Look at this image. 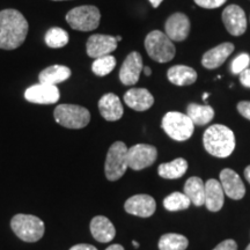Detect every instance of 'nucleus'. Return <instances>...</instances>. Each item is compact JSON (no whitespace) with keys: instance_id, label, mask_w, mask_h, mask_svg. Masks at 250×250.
<instances>
[{"instance_id":"7ed1b4c3","label":"nucleus","mask_w":250,"mask_h":250,"mask_svg":"<svg viewBox=\"0 0 250 250\" xmlns=\"http://www.w3.org/2000/svg\"><path fill=\"white\" fill-rule=\"evenodd\" d=\"M11 228L15 235L24 242H36L44 235V223L31 214H17L12 218Z\"/></svg>"},{"instance_id":"79ce46f5","label":"nucleus","mask_w":250,"mask_h":250,"mask_svg":"<svg viewBox=\"0 0 250 250\" xmlns=\"http://www.w3.org/2000/svg\"><path fill=\"white\" fill-rule=\"evenodd\" d=\"M208 98V93H205L204 95H203V100H206Z\"/></svg>"},{"instance_id":"37998d69","label":"nucleus","mask_w":250,"mask_h":250,"mask_svg":"<svg viewBox=\"0 0 250 250\" xmlns=\"http://www.w3.org/2000/svg\"><path fill=\"white\" fill-rule=\"evenodd\" d=\"M116 41H117V42H120V41H122V37L121 36H117L116 37Z\"/></svg>"},{"instance_id":"9d476101","label":"nucleus","mask_w":250,"mask_h":250,"mask_svg":"<svg viewBox=\"0 0 250 250\" xmlns=\"http://www.w3.org/2000/svg\"><path fill=\"white\" fill-rule=\"evenodd\" d=\"M223 22L230 35L241 36L247 30V17L245 11L237 5H229L221 14Z\"/></svg>"},{"instance_id":"f257e3e1","label":"nucleus","mask_w":250,"mask_h":250,"mask_svg":"<svg viewBox=\"0 0 250 250\" xmlns=\"http://www.w3.org/2000/svg\"><path fill=\"white\" fill-rule=\"evenodd\" d=\"M27 19L17 9L7 8L0 12V49L14 50L26 41Z\"/></svg>"},{"instance_id":"72a5a7b5","label":"nucleus","mask_w":250,"mask_h":250,"mask_svg":"<svg viewBox=\"0 0 250 250\" xmlns=\"http://www.w3.org/2000/svg\"><path fill=\"white\" fill-rule=\"evenodd\" d=\"M213 250H237V245L234 240H225L219 243Z\"/></svg>"},{"instance_id":"c85d7f7f","label":"nucleus","mask_w":250,"mask_h":250,"mask_svg":"<svg viewBox=\"0 0 250 250\" xmlns=\"http://www.w3.org/2000/svg\"><path fill=\"white\" fill-rule=\"evenodd\" d=\"M44 40L49 48L59 49L68 43V34L66 30L62 29V28L54 27L46 31Z\"/></svg>"},{"instance_id":"a211bd4d","label":"nucleus","mask_w":250,"mask_h":250,"mask_svg":"<svg viewBox=\"0 0 250 250\" xmlns=\"http://www.w3.org/2000/svg\"><path fill=\"white\" fill-rule=\"evenodd\" d=\"M99 110L101 116L108 122L121 120L124 112L120 98L114 93L105 94L100 99Z\"/></svg>"},{"instance_id":"7c9ffc66","label":"nucleus","mask_w":250,"mask_h":250,"mask_svg":"<svg viewBox=\"0 0 250 250\" xmlns=\"http://www.w3.org/2000/svg\"><path fill=\"white\" fill-rule=\"evenodd\" d=\"M250 64V56L248 54H240L232 62V72L234 74H240L247 68L249 67Z\"/></svg>"},{"instance_id":"c756f323","label":"nucleus","mask_w":250,"mask_h":250,"mask_svg":"<svg viewBox=\"0 0 250 250\" xmlns=\"http://www.w3.org/2000/svg\"><path fill=\"white\" fill-rule=\"evenodd\" d=\"M116 66V58L114 56L108 55L103 57L96 58L92 65V71L96 76L104 77L108 76L110 72Z\"/></svg>"},{"instance_id":"c03bdc74","label":"nucleus","mask_w":250,"mask_h":250,"mask_svg":"<svg viewBox=\"0 0 250 250\" xmlns=\"http://www.w3.org/2000/svg\"><path fill=\"white\" fill-rule=\"evenodd\" d=\"M52 1H64V0H52Z\"/></svg>"},{"instance_id":"f03ea898","label":"nucleus","mask_w":250,"mask_h":250,"mask_svg":"<svg viewBox=\"0 0 250 250\" xmlns=\"http://www.w3.org/2000/svg\"><path fill=\"white\" fill-rule=\"evenodd\" d=\"M206 151L217 158H227L235 148V136L226 125L214 124L208 127L203 136Z\"/></svg>"},{"instance_id":"c9c22d12","label":"nucleus","mask_w":250,"mask_h":250,"mask_svg":"<svg viewBox=\"0 0 250 250\" xmlns=\"http://www.w3.org/2000/svg\"><path fill=\"white\" fill-rule=\"evenodd\" d=\"M70 250H98V249L92 245H85V243H83V245L73 246Z\"/></svg>"},{"instance_id":"4c0bfd02","label":"nucleus","mask_w":250,"mask_h":250,"mask_svg":"<svg viewBox=\"0 0 250 250\" xmlns=\"http://www.w3.org/2000/svg\"><path fill=\"white\" fill-rule=\"evenodd\" d=\"M105 250H124V248L121 245H111L110 247H108Z\"/></svg>"},{"instance_id":"58836bf2","label":"nucleus","mask_w":250,"mask_h":250,"mask_svg":"<svg viewBox=\"0 0 250 250\" xmlns=\"http://www.w3.org/2000/svg\"><path fill=\"white\" fill-rule=\"evenodd\" d=\"M245 177L247 179V181L250 183V166H248V167L245 169Z\"/></svg>"},{"instance_id":"f3484780","label":"nucleus","mask_w":250,"mask_h":250,"mask_svg":"<svg viewBox=\"0 0 250 250\" xmlns=\"http://www.w3.org/2000/svg\"><path fill=\"white\" fill-rule=\"evenodd\" d=\"M234 51V44L233 43L226 42L221 43L215 46V48L208 50V52H205L203 55L202 58V65L205 68H208V70H214V68H218L219 66L224 64L226 62V59L232 55Z\"/></svg>"},{"instance_id":"b1692460","label":"nucleus","mask_w":250,"mask_h":250,"mask_svg":"<svg viewBox=\"0 0 250 250\" xmlns=\"http://www.w3.org/2000/svg\"><path fill=\"white\" fill-rule=\"evenodd\" d=\"M184 193L195 206L205 204V184L199 177L192 176L184 184Z\"/></svg>"},{"instance_id":"0eeeda50","label":"nucleus","mask_w":250,"mask_h":250,"mask_svg":"<svg viewBox=\"0 0 250 250\" xmlns=\"http://www.w3.org/2000/svg\"><path fill=\"white\" fill-rule=\"evenodd\" d=\"M101 13L96 6H79L66 14V21L71 28L79 31H92L99 27Z\"/></svg>"},{"instance_id":"a878e982","label":"nucleus","mask_w":250,"mask_h":250,"mask_svg":"<svg viewBox=\"0 0 250 250\" xmlns=\"http://www.w3.org/2000/svg\"><path fill=\"white\" fill-rule=\"evenodd\" d=\"M188 170V162L186 159L177 158L168 164H161L158 168V173L161 177L167 180H175L182 177Z\"/></svg>"},{"instance_id":"9b49d317","label":"nucleus","mask_w":250,"mask_h":250,"mask_svg":"<svg viewBox=\"0 0 250 250\" xmlns=\"http://www.w3.org/2000/svg\"><path fill=\"white\" fill-rule=\"evenodd\" d=\"M117 43L118 42L116 41V37L95 34V35L90 36L88 41H87V55L94 59L103 57V56H108L116 50Z\"/></svg>"},{"instance_id":"dca6fc26","label":"nucleus","mask_w":250,"mask_h":250,"mask_svg":"<svg viewBox=\"0 0 250 250\" xmlns=\"http://www.w3.org/2000/svg\"><path fill=\"white\" fill-rule=\"evenodd\" d=\"M220 183L223 186L225 195H227L229 198L242 199L246 195V187L243 184L241 177L239 174L235 173L233 169L226 168L223 169L220 173Z\"/></svg>"},{"instance_id":"ea45409f","label":"nucleus","mask_w":250,"mask_h":250,"mask_svg":"<svg viewBox=\"0 0 250 250\" xmlns=\"http://www.w3.org/2000/svg\"><path fill=\"white\" fill-rule=\"evenodd\" d=\"M143 71H144V73H145L147 77H149V76H151V74H152V70H151V68H149V67H147V66L144 67Z\"/></svg>"},{"instance_id":"e433bc0d","label":"nucleus","mask_w":250,"mask_h":250,"mask_svg":"<svg viewBox=\"0 0 250 250\" xmlns=\"http://www.w3.org/2000/svg\"><path fill=\"white\" fill-rule=\"evenodd\" d=\"M162 1H164V0H149V2H151V5L154 8H158Z\"/></svg>"},{"instance_id":"4468645a","label":"nucleus","mask_w":250,"mask_h":250,"mask_svg":"<svg viewBox=\"0 0 250 250\" xmlns=\"http://www.w3.org/2000/svg\"><path fill=\"white\" fill-rule=\"evenodd\" d=\"M166 35L173 42H182L190 33L189 18L183 13H175L168 18L165 24Z\"/></svg>"},{"instance_id":"aec40b11","label":"nucleus","mask_w":250,"mask_h":250,"mask_svg":"<svg viewBox=\"0 0 250 250\" xmlns=\"http://www.w3.org/2000/svg\"><path fill=\"white\" fill-rule=\"evenodd\" d=\"M90 232L96 241L107 243L114 240L116 235V229L108 218L103 215H96L90 221Z\"/></svg>"},{"instance_id":"473e14b6","label":"nucleus","mask_w":250,"mask_h":250,"mask_svg":"<svg viewBox=\"0 0 250 250\" xmlns=\"http://www.w3.org/2000/svg\"><path fill=\"white\" fill-rule=\"evenodd\" d=\"M237 110L243 117L250 121V101H241L237 103Z\"/></svg>"},{"instance_id":"6ab92c4d","label":"nucleus","mask_w":250,"mask_h":250,"mask_svg":"<svg viewBox=\"0 0 250 250\" xmlns=\"http://www.w3.org/2000/svg\"><path fill=\"white\" fill-rule=\"evenodd\" d=\"M124 102L133 110L145 111L154 104V98L147 89L132 88L125 93Z\"/></svg>"},{"instance_id":"2eb2a0df","label":"nucleus","mask_w":250,"mask_h":250,"mask_svg":"<svg viewBox=\"0 0 250 250\" xmlns=\"http://www.w3.org/2000/svg\"><path fill=\"white\" fill-rule=\"evenodd\" d=\"M124 208L127 213L132 215L148 218L155 212L156 203L149 195H134L125 202Z\"/></svg>"},{"instance_id":"f8f14e48","label":"nucleus","mask_w":250,"mask_h":250,"mask_svg":"<svg viewBox=\"0 0 250 250\" xmlns=\"http://www.w3.org/2000/svg\"><path fill=\"white\" fill-rule=\"evenodd\" d=\"M143 68V58L139 52H131L125 58L120 70L121 83L125 86H133L138 83Z\"/></svg>"},{"instance_id":"4be33fe9","label":"nucleus","mask_w":250,"mask_h":250,"mask_svg":"<svg viewBox=\"0 0 250 250\" xmlns=\"http://www.w3.org/2000/svg\"><path fill=\"white\" fill-rule=\"evenodd\" d=\"M167 78L173 85L189 86L196 83L197 72L186 65H175L167 71Z\"/></svg>"},{"instance_id":"39448f33","label":"nucleus","mask_w":250,"mask_h":250,"mask_svg":"<svg viewBox=\"0 0 250 250\" xmlns=\"http://www.w3.org/2000/svg\"><path fill=\"white\" fill-rule=\"evenodd\" d=\"M162 129L171 139L186 142L192 136L195 124L188 115L179 111H169L162 118Z\"/></svg>"},{"instance_id":"20e7f679","label":"nucleus","mask_w":250,"mask_h":250,"mask_svg":"<svg viewBox=\"0 0 250 250\" xmlns=\"http://www.w3.org/2000/svg\"><path fill=\"white\" fill-rule=\"evenodd\" d=\"M145 49L149 57L158 62H170L176 54L173 41L160 30H153L146 36Z\"/></svg>"},{"instance_id":"6e6552de","label":"nucleus","mask_w":250,"mask_h":250,"mask_svg":"<svg viewBox=\"0 0 250 250\" xmlns=\"http://www.w3.org/2000/svg\"><path fill=\"white\" fill-rule=\"evenodd\" d=\"M127 148L123 142L114 143L105 159L104 171L109 181H117L125 174L127 167Z\"/></svg>"},{"instance_id":"393cba45","label":"nucleus","mask_w":250,"mask_h":250,"mask_svg":"<svg viewBox=\"0 0 250 250\" xmlns=\"http://www.w3.org/2000/svg\"><path fill=\"white\" fill-rule=\"evenodd\" d=\"M187 115L190 117L193 124L203 126L213 120L214 110L208 104L201 105L196 104V103H190L187 108Z\"/></svg>"},{"instance_id":"423d86ee","label":"nucleus","mask_w":250,"mask_h":250,"mask_svg":"<svg viewBox=\"0 0 250 250\" xmlns=\"http://www.w3.org/2000/svg\"><path fill=\"white\" fill-rule=\"evenodd\" d=\"M54 116L58 124L67 129H83L90 121L88 109L77 104H59L55 109Z\"/></svg>"},{"instance_id":"a18cd8bd","label":"nucleus","mask_w":250,"mask_h":250,"mask_svg":"<svg viewBox=\"0 0 250 250\" xmlns=\"http://www.w3.org/2000/svg\"><path fill=\"white\" fill-rule=\"evenodd\" d=\"M246 250H250V245H249L248 247H247V248H246Z\"/></svg>"},{"instance_id":"bb28decb","label":"nucleus","mask_w":250,"mask_h":250,"mask_svg":"<svg viewBox=\"0 0 250 250\" xmlns=\"http://www.w3.org/2000/svg\"><path fill=\"white\" fill-rule=\"evenodd\" d=\"M189 241L186 236L176 233L165 234L159 240L160 250H186Z\"/></svg>"},{"instance_id":"5701e85b","label":"nucleus","mask_w":250,"mask_h":250,"mask_svg":"<svg viewBox=\"0 0 250 250\" xmlns=\"http://www.w3.org/2000/svg\"><path fill=\"white\" fill-rule=\"evenodd\" d=\"M71 70L67 66L62 65H52V66L46 67L40 73L39 80L40 83H45V85L56 86L57 83H64L71 77Z\"/></svg>"},{"instance_id":"1a4fd4ad","label":"nucleus","mask_w":250,"mask_h":250,"mask_svg":"<svg viewBox=\"0 0 250 250\" xmlns=\"http://www.w3.org/2000/svg\"><path fill=\"white\" fill-rule=\"evenodd\" d=\"M158 151L147 144H137L127 149V165L131 169L142 170L154 164Z\"/></svg>"},{"instance_id":"ddd939ff","label":"nucleus","mask_w":250,"mask_h":250,"mask_svg":"<svg viewBox=\"0 0 250 250\" xmlns=\"http://www.w3.org/2000/svg\"><path fill=\"white\" fill-rule=\"evenodd\" d=\"M24 98L27 101L37 104H54L61 98V94L57 86L39 83L27 88L24 92Z\"/></svg>"},{"instance_id":"a19ab883","label":"nucleus","mask_w":250,"mask_h":250,"mask_svg":"<svg viewBox=\"0 0 250 250\" xmlns=\"http://www.w3.org/2000/svg\"><path fill=\"white\" fill-rule=\"evenodd\" d=\"M132 245L136 247V248H139V243L137 242V241H132Z\"/></svg>"},{"instance_id":"f704fd0d","label":"nucleus","mask_w":250,"mask_h":250,"mask_svg":"<svg viewBox=\"0 0 250 250\" xmlns=\"http://www.w3.org/2000/svg\"><path fill=\"white\" fill-rule=\"evenodd\" d=\"M240 83L247 88H250V68L248 67L247 70L240 73Z\"/></svg>"},{"instance_id":"cd10ccee","label":"nucleus","mask_w":250,"mask_h":250,"mask_svg":"<svg viewBox=\"0 0 250 250\" xmlns=\"http://www.w3.org/2000/svg\"><path fill=\"white\" fill-rule=\"evenodd\" d=\"M191 202L186 196V193L182 192H173L169 196H167L164 201V206L167 211L176 212L187 210L189 208Z\"/></svg>"},{"instance_id":"412c9836","label":"nucleus","mask_w":250,"mask_h":250,"mask_svg":"<svg viewBox=\"0 0 250 250\" xmlns=\"http://www.w3.org/2000/svg\"><path fill=\"white\" fill-rule=\"evenodd\" d=\"M225 201L223 186L219 181L211 179L205 183V206L208 211L218 212L221 210Z\"/></svg>"},{"instance_id":"2f4dec72","label":"nucleus","mask_w":250,"mask_h":250,"mask_svg":"<svg viewBox=\"0 0 250 250\" xmlns=\"http://www.w3.org/2000/svg\"><path fill=\"white\" fill-rule=\"evenodd\" d=\"M227 0H195V2L199 7L206 9H214L223 6Z\"/></svg>"}]
</instances>
